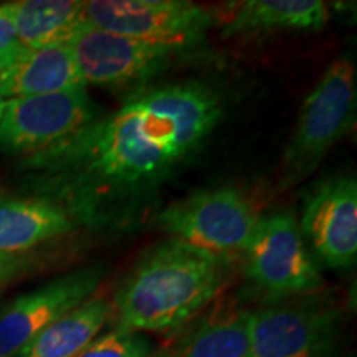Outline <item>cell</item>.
<instances>
[{"instance_id":"obj_1","label":"cell","mask_w":357,"mask_h":357,"mask_svg":"<svg viewBox=\"0 0 357 357\" xmlns=\"http://www.w3.org/2000/svg\"><path fill=\"white\" fill-rule=\"evenodd\" d=\"M177 162L142 137L136 111L124 105L66 139L19 162L30 197L66 212L75 225L123 230L146 215Z\"/></svg>"},{"instance_id":"obj_2","label":"cell","mask_w":357,"mask_h":357,"mask_svg":"<svg viewBox=\"0 0 357 357\" xmlns=\"http://www.w3.org/2000/svg\"><path fill=\"white\" fill-rule=\"evenodd\" d=\"M227 260L169 238L149 248L123 287L113 307L118 328L134 333H166L189 321L218 293Z\"/></svg>"},{"instance_id":"obj_3","label":"cell","mask_w":357,"mask_h":357,"mask_svg":"<svg viewBox=\"0 0 357 357\" xmlns=\"http://www.w3.org/2000/svg\"><path fill=\"white\" fill-rule=\"evenodd\" d=\"M356 68L337 58L307 95L281 162V189L316 171L328 151L349 131L356 118Z\"/></svg>"},{"instance_id":"obj_4","label":"cell","mask_w":357,"mask_h":357,"mask_svg":"<svg viewBox=\"0 0 357 357\" xmlns=\"http://www.w3.org/2000/svg\"><path fill=\"white\" fill-rule=\"evenodd\" d=\"M154 220L171 238L227 260L245 253L260 215L242 192L220 187L167 205Z\"/></svg>"},{"instance_id":"obj_5","label":"cell","mask_w":357,"mask_h":357,"mask_svg":"<svg viewBox=\"0 0 357 357\" xmlns=\"http://www.w3.org/2000/svg\"><path fill=\"white\" fill-rule=\"evenodd\" d=\"M126 102L136 111L142 137L177 164L202 146L222 114L218 96L200 83L149 89Z\"/></svg>"},{"instance_id":"obj_6","label":"cell","mask_w":357,"mask_h":357,"mask_svg":"<svg viewBox=\"0 0 357 357\" xmlns=\"http://www.w3.org/2000/svg\"><path fill=\"white\" fill-rule=\"evenodd\" d=\"M243 255L247 278L273 301L314 294L324 287L291 212L260 217Z\"/></svg>"},{"instance_id":"obj_7","label":"cell","mask_w":357,"mask_h":357,"mask_svg":"<svg viewBox=\"0 0 357 357\" xmlns=\"http://www.w3.org/2000/svg\"><path fill=\"white\" fill-rule=\"evenodd\" d=\"M212 15L185 0H89L79 22L149 43L184 50L204 40Z\"/></svg>"},{"instance_id":"obj_8","label":"cell","mask_w":357,"mask_h":357,"mask_svg":"<svg viewBox=\"0 0 357 357\" xmlns=\"http://www.w3.org/2000/svg\"><path fill=\"white\" fill-rule=\"evenodd\" d=\"M339 316L331 301L311 294L252 312L250 357H328L336 344Z\"/></svg>"},{"instance_id":"obj_9","label":"cell","mask_w":357,"mask_h":357,"mask_svg":"<svg viewBox=\"0 0 357 357\" xmlns=\"http://www.w3.org/2000/svg\"><path fill=\"white\" fill-rule=\"evenodd\" d=\"M68 45L84 84L124 88L155 77L171 65L181 48L124 37L83 24L75 29Z\"/></svg>"},{"instance_id":"obj_10","label":"cell","mask_w":357,"mask_h":357,"mask_svg":"<svg viewBox=\"0 0 357 357\" xmlns=\"http://www.w3.org/2000/svg\"><path fill=\"white\" fill-rule=\"evenodd\" d=\"M100 118L84 86L6 101L0 119V147L13 154H33L66 139Z\"/></svg>"},{"instance_id":"obj_11","label":"cell","mask_w":357,"mask_h":357,"mask_svg":"<svg viewBox=\"0 0 357 357\" xmlns=\"http://www.w3.org/2000/svg\"><path fill=\"white\" fill-rule=\"evenodd\" d=\"M102 276L100 265L79 268L10 303L0 312V357H15L45 328L89 300Z\"/></svg>"},{"instance_id":"obj_12","label":"cell","mask_w":357,"mask_h":357,"mask_svg":"<svg viewBox=\"0 0 357 357\" xmlns=\"http://www.w3.org/2000/svg\"><path fill=\"white\" fill-rule=\"evenodd\" d=\"M301 235L319 261L342 270L354 266L357 257V182L331 177L312 187L303 202Z\"/></svg>"},{"instance_id":"obj_13","label":"cell","mask_w":357,"mask_h":357,"mask_svg":"<svg viewBox=\"0 0 357 357\" xmlns=\"http://www.w3.org/2000/svg\"><path fill=\"white\" fill-rule=\"evenodd\" d=\"M222 37H252L275 32H316L329 20L321 0H245L231 3Z\"/></svg>"},{"instance_id":"obj_14","label":"cell","mask_w":357,"mask_h":357,"mask_svg":"<svg viewBox=\"0 0 357 357\" xmlns=\"http://www.w3.org/2000/svg\"><path fill=\"white\" fill-rule=\"evenodd\" d=\"M84 86L77 63L65 42L26 48L13 63L0 71V96H38Z\"/></svg>"},{"instance_id":"obj_15","label":"cell","mask_w":357,"mask_h":357,"mask_svg":"<svg viewBox=\"0 0 357 357\" xmlns=\"http://www.w3.org/2000/svg\"><path fill=\"white\" fill-rule=\"evenodd\" d=\"M73 229L66 212L47 200H0V253H24Z\"/></svg>"},{"instance_id":"obj_16","label":"cell","mask_w":357,"mask_h":357,"mask_svg":"<svg viewBox=\"0 0 357 357\" xmlns=\"http://www.w3.org/2000/svg\"><path fill=\"white\" fill-rule=\"evenodd\" d=\"M111 312L113 303L106 298L86 300L38 333L17 356L77 357L108 323Z\"/></svg>"},{"instance_id":"obj_17","label":"cell","mask_w":357,"mask_h":357,"mask_svg":"<svg viewBox=\"0 0 357 357\" xmlns=\"http://www.w3.org/2000/svg\"><path fill=\"white\" fill-rule=\"evenodd\" d=\"M17 37L25 48L66 42L79 25L83 2L78 0H20L12 2Z\"/></svg>"},{"instance_id":"obj_18","label":"cell","mask_w":357,"mask_h":357,"mask_svg":"<svg viewBox=\"0 0 357 357\" xmlns=\"http://www.w3.org/2000/svg\"><path fill=\"white\" fill-rule=\"evenodd\" d=\"M250 311H230L204 321L178 357H250Z\"/></svg>"},{"instance_id":"obj_19","label":"cell","mask_w":357,"mask_h":357,"mask_svg":"<svg viewBox=\"0 0 357 357\" xmlns=\"http://www.w3.org/2000/svg\"><path fill=\"white\" fill-rule=\"evenodd\" d=\"M153 344L141 333L114 329L93 339L77 357H151Z\"/></svg>"},{"instance_id":"obj_20","label":"cell","mask_w":357,"mask_h":357,"mask_svg":"<svg viewBox=\"0 0 357 357\" xmlns=\"http://www.w3.org/2000/svg\"><path fill=\"white\" fill-rule=\"evenodd\" d=\"M26 48L17 37L10 3L0 6V71L8 68Z\"/></svg>"},{"instance_id":"obj_21","label":"cell","mask_w":357,"mask_h":357,"mask_svg":"<svg viewBox=\"0 0 357 357\" xmlns=\"http://www.w3.org/2000/svg\"><path fill=\"white\" fill-rule=\"evenodd\" d=\"M24 253H0V287L24 270Z\"/></svg>"},{"instance_id":"obj_22","label":"cell","mask_w":357,"mask_h":357,"mask_svg":"<svg viewBox=\"0 0 357 357\" xmlns=\"http://www.w3.org/2000/svg\"><path fill=\"white\" fill-rule=\"evenodd\" d=\"M3 108H6V100H3L2 96H0V119H2V114H3Z\"/></svg>"}]
</instances>
